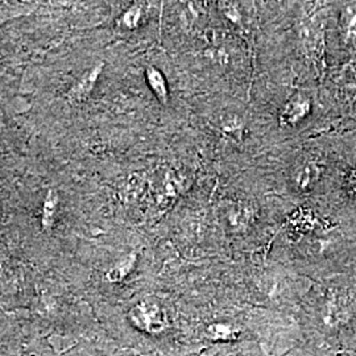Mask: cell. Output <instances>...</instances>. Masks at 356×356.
Returning <instances> with one entry per match:
<instances>
[{
    "label": "cell",
    "mask_w": 356,
    "mask_h": 356,
    "mask_svg": "<svg viewBox=\"0 0 356 356\" xmlns=\"http://www.w3.org/2000/svg\"><path fill=\"white\" fill-rule=\"evenodd\" d=\"M186 178L172 168L161 169L149 184L147 189L149 197V204L154 213H164L176 204L185 191Z\"/></svg>",
    "instance_id": "cell-1"
},
{
    "label": "cell",
    "mask_w": 356,
    "mask_h": 356,
    "mask_svg": "<svg viewBox=\"0 0 356 356\" xmlns=\"http://www.w3.org/2000/svg\"><path fill=\"white\" fill-rule=\"evenodd\" d=\"M128 319L134 327L149 335H160L170 327V319L164 305L149 298L132 306Z\"/></svg>",
    "instance_id": "cell-2"
},
{
    "label": "cell",
    "mask_w": 356,
    "mask_h": 356,
    "mask_svg": "<svg viewBox=\"0 0 356 356\" xmlns=\"http://www.w3.org/2000/svg\"><path fill=\"white\" fill-rule=\"evenodd\" d=\"M216 219L223 231L234 235H243L254 226V209L244 201H223L216 210Z\"/></svg>",
    "instance_id": "cell-3"
},
{
    "label": "cell",
    "mask_w": 356,
    "mask_h": 356,
    "mask_svg": "<svg viewBox=\"0 0 356 356\" xmlns=\"http://www.w3.org/2000/svg\"><path fill=\"white\" fill-rule=\"evenodd\" d=\"M310 110V101L302 95H296L284 106L280 114V123L286 127H294L305 119Z\"/></svg>",
    "instance_id": "cell-4"
},
{
    "label": "cell",
    "mask_w": 356,
    "mask_h": 356,
    "mask_svg": "<svg viewBox=\"0 0 356 356\" xmlns=\"http://www.w3.org/2000/svg\"><path fill=\"white\" fill-rule=\"evenodd\" d=\"M241 326L231 322H213L204 327V337L214 343L238 342L242 337Z\"/></svg>",
    "instance_id": "cell-5"
},
{
    "label": "cell",
    "mask_w": 356,
    "mask_h": 356,
    "mask_svg": "<svg viewBox=\"0 0 356 356\" xmlns=\"http://www.w3.org/2000/svg\"><path fill=\"white\" fill-rule=\"evenodd\" d=\"M319 175L321 168L316 163H306L305 165L301 166L296 173L294 182L300 189L309 191L318 181Z\"/></svg>",
    "instance_id": "cell-6"
},
{
    "label": "cell",
    "mask_w": 356,
    "mask_h": 356,
    "mask_svg": "<svg viewBox=\"0 0 356 356\" xmlns=\"http://www.w3.org/2000/svg\"><path fill=\"white\" fill-rule=\"evenodd\" d=\"M57 206H58V197L57 193L54 191H49L45 202H44V209H42V226L45 229H51L54 225L56 219V213H57Z\"/></svg>",
    "instance_id": "cell-7"
},
{
    "label": "cell",
    "mask_w": 356,
    "mask_h": 356,
    "mask_svg": "<svg viewBox=\"0 0 356 356\" xmlns=\"http://www.w3.org/2000/svg\"><path fill=\"white\" fill-rule=\"evenodd\" d=\"M342 31L348 42H356V6H350L342 15Z\"/></svg>",
    "instance_id": "cell-8"
},
{
    "label": "cell",
    "mask_w": 356,
    "mask_h": 356,
    "mask_svg": "<svg viewBox=\"0 0 356 356\" xmlns=\"http://www.w3.org/2000/svg\"><path fill=\"white\" fill-rule=\"evenodd\" d=\"M136 261V254H132L126 259H123L122 261H119L108 273H107V279L111 282H118V281L123 280L128 273L132 270V268L135 266Z\"/></svg>",
    "instance_id": "cell-9"
},
{
    "label": "cell",
    "mask_w": 356,
    "mask_h": 356,
    "mask_svg": "<svg viewBox=\"0 0 356 356\" xmlns=\"http://www.w3.org/2000/svg\"><path fill=\"white\" fill-rule=\"evenodd\" d=\"M148 81L152 86L154 94L157 95V98L161 102L165 103L168 101V89H166L165 81L163 76L157 70L149 69L148 70Z\"/></svg>",
    "instance_id": "cell-10"
},
{
    "label": "cell",
    "mask_w": 356,
    "mask_h": 356,
    "mask_svg": "<svg viewBox=\"0 0 356 356\" xmlns=\"http://www.w3.org/2000/svg\"><path fill=\"white\" fill-rule=\"evenodd\" d=\"M341 76H342V83L346 89L355 90L356 91V61H353L347 65L342 70Z\"/></svg>",
    "instance_id": "cell-11"
},
{
    "label": "cell",
    "mask_w": 356,
    "mask_h": 356,
    "mask_svg": "<svg viewBox=\"0 0 356 356\" xmlns=\"http://www.w3.org/2000/svg\"><path fill=\"white\" fill-rule=\"evenodd\" d=\"M347 188H348V191H350V194L356 198V168H354L351 172H350V175H348V178H347Z\"/></svg>",
    "instance_id": "cell-12"
}]
</instances>
